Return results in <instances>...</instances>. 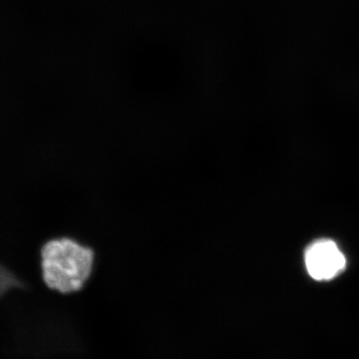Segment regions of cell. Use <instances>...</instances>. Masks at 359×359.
<instances>
[{"instance_id":"2","label":"cell","mask_w":359,"mask_h":359,"mask_svg":"<svg viewBox=\"0 0 359 359\" xmlns=\"http://www.w3.org/2000/svg\"><path fill=\"white\" fill-rule=\"evenodd\" d=\"M306 264L314 280H330L346 269V261L334 242L321 240L306 250Z\"/></svg>"},{"instance_id":"3","label":"cell","mask_w":359,"mask_h":359,"mask_svg":"<svg viewBox=\"0 0 359 359\" xmlns=\"http://www.w3.org/2000/svg\"><path fill=\"white\" fill-rule=\"evenodd\" d=\"M23 287L25 285L21 282L20 278H18L6 266L0 264V297H4L11 290L22 289Z\"/></svg>"},{"instance_id":"1","label":"cell","mask_w":359,"mask_h":359,"mask_svg":"<svg viewBox=\"0 0 359 359\" xmlns=\"http://www.w3.org/2000/svg\"><path fill=\"white\" fill-rule=\"evenodd\" d=\"M91 248L69 238H54L41 249L42 278L49 289L72 294L82 289L93 273Z\"/></svg>"}]
</instances>
